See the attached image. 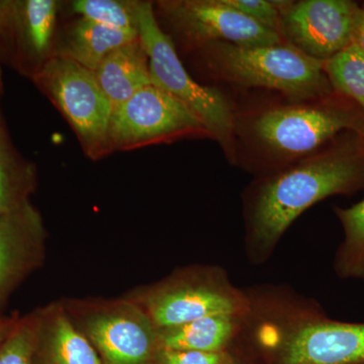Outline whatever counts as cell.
Listing matches in <instances>:
<instances>
[{
    "instance_id": "obj_22",
    "label": "cell",
    "mask_w": 364,
    "mask_h": 364,
    "mask_svg": "<svg viewBox=\"0 0 364 364\" xmlns=\"http://www.w3.org/2000/svg\"><path fill=\"white\" fill-rule=\"evenodd\" d=\"M40 315L28 316L0 342V364H38Z\"/></svg>"
},
{
    "instance_id": "obj_15",
    "label": "cell",
    "mask_w": 364,
    "mask_h": 364,
    "mask_svg": "<svg viewBox=\"0 0 364 364\" xmlns=\"http://www.w3.org/2000/svg\"><path fill=\"white\" fill-rule=\"evenodd\" d=\"M138 39L136 31L117 30L79 18L56 41L54 56L70 59L95 71L109 53Z\"/></svg>"
},
{
    "instance_id": "obj_13",
    "label": "cell",
    "mask_w": 364,
    "mask_h": 364,
    "mask_svg": "<svg viewBox=\"0 0 364 364\" xmlns=\"http://www.w3.org/2000/svg\"><path fill=\"white\" fill-rule=\"evenodd\" d=\"M146 308L154 325L163 329L210 316L233 315L238 304L233 296L213 287L184 286L153 294Z\"/></svg>"
},
{
    "instance_id": "obj_25",
    "label": "cell",
    "mask_w": 364,
    "mask_h": 364,
    "mask_svg": "<svg viewBox=\"0 0 364 364\" xmlns=\"http://www.w3.org/2000/svg\"><path fill=\"white\" fill-rule=\"evenodd\" d=\"M18 322V320H14V318L13 320V318H0V342L11 334Z\"/></svg>"
},
{
    "instance_id": "obj_3",
    "label": "cell",
    "mask_w": 364,
    "mask_h": 364,
    "mask_svg": "<svg viewBox=\"0 0 364 364\" xmlns=\"http://www.w3.org/2000/svg\"><path fill=\"white\" fill-rule=\"evenodd\" d=\"M198 50L213 73L233 85L279 91L294 102L329 97L334 91L324 62L287 42L252 47L212 43Z\"/></svg>"
},
{
    "instance_id": "obj_21",
    "label": "cell",
    "mask_w": 364,
    "mask_h": 364,
    "mask_svg": "<svg viewBox=\"0 0 364 364\" xmlns=\"http://www.w3.org/2000/svg\"><path fill=\"white\" fill-rule=\"evenodd\" d=\"M139 4L132 0H76L70 6L81 18L117 30L136 31Z\"/></svg>"
},
{
    "instance_id": "obj_6",
    "label": "cell",
    "mask_w": 364,
    "mask_h": 364,
    "mask_svg": "<svg viewBox=\"0 0 364 364\" xmlns=\"http://www.w3.org/2000/svg\"><path fill=\"white\" fill-rule=\"evenodd\" d=\"M188 135H208L202 122L182 102L154 83L112 109V152L169 142Z\"/></svg>"
},
{
    "instance_id": "obj_18",
    "label": "cell",
    "mask_w": 364,
    "mask_h": 364,
    "mask_svg": "<svg viewBox=\"0 0 364 364\" xmlns=\"http://www.w3.org/2000/svg\"><path fill=\"white\" fill-rule=\"evenodd\" d=\"M233 331V316L215 315L158 329V338L160 347L168 350L220 352L231 339Z\"/></svg>"
},
{
    "instance_id": "obj_5",
    "label": "cell",
    "mask_w": 364,
    "mask_h": 364,
    "mask_svg": "<svg viewBox=\"0 0 364 364\" xmlns=\"http://www.w3.org/2000/svg\"><path fill=\"white\" fill-rule=\"evenodd\" d=\"M31 79L70 124L86 156L98 160L111 154L112 107L95 71L54 56Z\"/></svg>"
},
{
    "instance_id": "obj_1",
    "label": "cell",
    "mask_w": 364,
    "mask_h": 364,
    "mask_svg": "<svg viewBox=\"0 0 364 364\" xmlns=\"http://www.w3.org/2000/svg\"><path fill=\"white\" fill-rule=\"evenodd\" d=\"M363 188L364 135L352 133L282 167L263 182L251 212L254 239L270 247L316 203Z\"/></svg>"
},
{
    "instance_id": "obj_4",
    "label": "cell",
    "mask_w": 364,
    "mask_h": 364,
    "mask_svg": "<svg viewBox=\"0 0 364 364\" xmlns=\"http://www.w3.org/2000/svg\"><path fill=\"white\" fill-rule=\"evenodd\" d=\"M136 31L149 57L153 83L193 112L208 136L220 144L228 159L236 162L235 114L231 105L220 91L200 85L189 75L173 41L158 23L152 2L139 4Z\"/></svg>"
},
{
    "instance_id": "obj_24",
    "label": "cell",
    "mask_w": 364,
    "mask_h": 364,
    "mask_svg": "<svg viewBox=\"0 0 364 364\" xmlns=\"http://www.w3.org/2000/svg\"><path fill=\"white\" fill-rule=\"evenodd\" d=\"M160 364H224L221 352L193 350H168L163 349L159 353Z\"/></svg>"
},
{
    "instance_id": "obj_16",
    "label": "cell",
    "mask_w": 364,
    "mask_h": 364,
    "mask_svg": "<svg viewBox=\"0 0 364 364\" xmlns=\"http://www.w3.org/2000/svg\"><path fill=\"white\" fill-rule=\"evenodd\" d=\"M40 317L38 364H102L95 346L66 315Z\"/></svg>"
},
{
    "instance_id": "obj_2",
    "label": "cell",
    "mask_w": 364,
    "mask_h": 364,
    "mask_svg": "<svg viewBox=\"0 0 364 364\" xmlns=\"http://www.w3.org/2000/svg\"><path fill=\"white\" fill-rule=\"evenodd\" d=\"M350 132L364 135V116L332 95L235 116L236 153L244 148L253 157L280 168L322 149L339 134Z\"/></svg>"
},
{
    "instance_id": "obj_26",
    "label": "cell",
    "mask_w": 364,
    "mask_h": 364,
    "mask_svg": "<svg viewBox=\"0 0 364 364\" xmlns=\"http://www.w3.org/2000/svg\"><path fill=\"white\" fill-rule=\"evenodd\" d=\"M354 44L358 45V47L364 51V9H363V13H361L358 30H356L355 38H354Z\"/></svg>"
},
{
    "instance_id": "obj_12",
    "label": "cell",
    "mask_w": 364,
    "mask_h": 364,
    "mask_svg": "<svg viewBox=\"0 0 364 364\" xmlns=\"http://www.w3.org/2000/svg\"><path fill=\"white\" fill-rule=\"evenodd\" d=\"M44 227L30 202L0 214V304L39 263Z\"/></svg>"
},
{
    "instance_id": "obj_7",
    "label": "cell",
    "mask_w": 364,
    "mask_h": 364,
    "mask_svg": "<svg viewBox=\"0 0 364 364\" xmlns=\"http://www.w3.org/2000/svg\"><path fill=\"white\" fill-rule=\"evenodd\" d=\"M280 36L304 54L327 61L354 43L363 9L349 0H272Z\"/></svg>"
},
{
    "instance_id": "obj_17",
    "label": "cell",
    "mask_w": 364,
    "mask_h": 364,
    "mask_svg": "<svg viewBox=\"0 0 364 364\" xmlns=\"http://www.w3.org/2000/svg\"><path fill=\"white\" fill-rule=\"evenodd\" d=\"M36 183L35 165L16 149L0 114V214L30 202Z\"/></svg>"
},
{
    "instance_id": "obj_20",
    "label": "cell",
    "mask_w": 364,
    "mask_h": 364,
    "mask_svg": "<svg viewBox=\"0 0 364 364\" xmlns=\"http://www.w3.org/2000/svg\"><path fill=\"white\" fill-rule=\"evenodd\" d=\"M324 70L333 90L355 102L364 112V51L353 43L325 61Z\"/></svg>"
},
{
    "instance_id": "obj_27",
    "label": "cell",
    "mask_w": 364,
    "mask_h": 364,
    "mask_svg": "<svg viewBox=\"0 0 364 364\" xmlns=\"http://www.w3.org/2000/svg\"><path fill=\"white\" fill-rule=\"evenodd\" d=\"M2 92V80H1V70H0V95Z\"/></svg>"
},
{
    "instance_id": "obj_23",
    "label": "cell",
    "mask_w": 364,
    "mask_h": 364,
    "mask_svg": "<svg viewBox=\"0 0 364 364\" xmlns=\"http://www.w3.org/2000/svg\"><path fill=\"white\" fill-rule=\"evenodd\" d=\"M227 6L279 33L280 13L272 0H223Z\"/></svg>"
},
{
    "instance_id": "obj_9",
    "label": "cell",
    "mask_w": 364,
    "mask_h": 364,
    "mask_svg": "<svg viewBox=\"0 0 364 364\" xmlns=\"http://www.w3.org/2000/svg\"><path fill=\"white\" fill-rule=\"evenodd\" d=\"M85 328L102 364H160L158 328L138 306H107L86 318Z\"/></svg>"
},
{
    "instance_id": "obj_10",
    "label": "cell",
    "mask_w": 364,
    "mask_h": 364,
    "mask_svg": "<svg viewBox=\"0 0 364 364\" xmlns=\"http://www.w3.org/2000/svg\"><path fill=\"white\" fill-rule=\"evenodd\" d=\"M59 9L55 0H11L0 52L23 75L32 78L54 57Z\"/></svg>"
},
{
    "instance_id": "obj_19",
    "label": "cell",
    "mask_w": 364,
    "mask_h": 364,
    "mask_svg": "<svg viewBox=\"0 0 364 364\" xmlns=\"http://www.w3.org/2000/svg\"><path fill=\"white\" fill-rule=\"evenodd\" d=\"M344 229L345 240L337 256V272L342 277L364 282V200L350 208H335Z\"/></svg>"
},
{
    "instance_id": "obj_11",
    "label": "cell",
    "mask_w": 364,
    "mask_h": 364,
    "mask_svg": "<svg viewBox=\"0 0 364 364\" xmlns=\"http://www.w3.org/2000/svg\"><path fill=\"white\" fill-rule=\"evenodd\" d=\"M282 364H364V324L318 321L289 338Z\"/></svg>"
},
{
    "instance_id": "obj_8",
    "label": "cell",
    "mask_w": 364,
    "mask_h": 364,
    "mask_svg": "<svg viewBox=\"0 0 364 364\" xmlns=\"http://www.w3.org/2000/svg\"><path fill=\"white\" fill-rule=\"evenodd\" d=\"M157 6L177 35L196 49L212 43L252 47L286 42L223 0H164Z\"/></svg>"
},
{
    "instance_id": "obj_14",
    "label": "cell",
    "mask_w": 364,
    "mask_h": 364,
    "mask_svg": "<svg viewBox=\"0 0 364 364\" xmlns=\"http://www.w3.org/2000/svg\"><path fill=\"white\" fill-rule=\"evenodd\" d=\"M95 73L112 109L153 83L149 57L140 39L121 46L109 53Z\"/></svg>"
}]
</instances>
